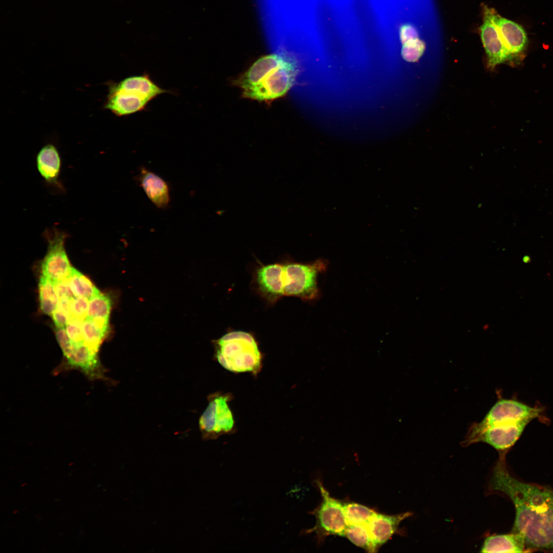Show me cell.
Here are the masks:
<instances>
[{
    "mask_svg": "<svg viewBox=\"0 0 553 553\" xmlns=\"http://www.w3.org/2000/svg\"><path fill=\"white\" fill-rule=\"evenodd\" d=\"M491 485L513 502L516 517L512 533L523 536L527 552L553 551V491L514 478L502 457L494 468Z\"/></svg>",
    "mask_w": 553,
    "mask_h": 553,
    "instance_id": "1",
    "label": "cell"
},
{
    "mask_svg": "<svg viewBox=\"0 0 553 553\" xmlns=\"http://www.w3.org/2000/svg\"><path fill=\"white\" fill-rule=\"evenodd\" d=\"M535 416V408L515 400L501 399L481 421L472 424L462 445L484 442L504 452L515 444Z\"/></svg>",
    "mask_w": 553,
    "mask_h": 553,
    "instance_id": "2",
    "label": "cell"
},
{
    "mask_svg": "<svg viewBox=\"0 0 553 553\" xmlns=\"http://www.w3.org/2000/svg\"><path fill=\"white\" fill-rule=\"evenodd\" d=\"M299 71L296 58L287 52L268 55L257 60L238 79L244 97L270 101L285 95Z\"/></svg>",
    "mask_w": 553,
    "mask_h": 553,
    "instance_id": "3",
    "label": "cell"
},
{
    "mask_svg": "<svg viewBox=\"0 0 553 553\" xmlns=\"http://www.w3.org/2000/svg\"><path fill=\"white\" fill-rule=\"evenodd\" d=\"M109 93L104 108L117 116L144 110L158 96L169 91L154 82L147 74L126 77L118 82L108 83Z\"/></svg>",
    "mask_w": 553,
    "mask_h": 553,
    "instance_id": "4",
    "label": "cell"
},
{
    "mask_svg": "<svg viewBox=\"0 0 553 553\" xmlns=\"http://www.w3.org/2000/svg\"><path fill=\"white\" fill-rule=\"evenodd\" d=\"M216 357L224 368L234 373L256 374L262 367V357L258 344L246 332H229L218 339Z\"/></svg>",
    "mask_w": 553,
    "mask_h": 553,
    "instance_id": "5",
    "label": "cell"
},
{
    "mask_svg": "<svg viewBox=\"0 0 553 553\" xmlns=\"http://www.w3.org/2000/svg\"><path fill=\"white\" fill-rule=\"evenodd\" d=\"M327 263L318 260L309 264L291 263L283 265L284 295L314 299L318 295V274L325 270Z\"/></svg>",
    "mask_w": 553,
    "mask_h": 553,
    "instance_id": "6",
    "label": "cell"
},
{
    "mask_svg": "<svg viewBox=\"0 0 553 553\" xmlns=\"http://www.w3.org/2000/svg\"><path fill=\"white\" fill-rule=\"evenodd\" d=\"M322 500L320 505L311 512L316 519L315 526L305 531L314 532L319 540L330 535L344 537L348 525L344 514L343 503L332 497L320 481H316Z\"/></svg>",
    "mask_w": 553,
    "mask_h": 553,
    "instance_id": "7",
    "label": "cell"
},
{
    "mask_svg": "<svg viewBox=\"0 0 553 553\" xmlns=\"http://www.w3.org/2000/svg\"><path fill=\"white\" fill-rule=\"evenodd\" d=\"M231 397L229 393H218L210 397L199 420V426L205 437L215 438L233 430L235 421L228 405Z\"/></svg>",
    "mask_w": 553,
    "mask_h": 553,
    "instance_id": "8",
    "label": "cell"
},
{
    "mask_svg": "<svg viewBox=\"0 0 553 553\" xmlns=\"http://www.w3.org/2000/svg\"><path fill=\"white\" fill-rule=\"evenodd\" d=\"M44 235L48 246L41 263V274L53 281L64 279L69 275L72 268L65 248L67 234L52 228L46 230Z\"/></svg>",
    "mask_w": 553,
    "mask_h": 553,
    "instance_id": "9",
    "label": "cell"
},
{
    "mask_svg": "<svg viewBox=\"0 0 553 553\" xmlns=\"http://www.w3.org/2000/svg\"><path fill=\"white\" fill-rule=\"evenodd\" d=\"M494 11L493 9L484 6L483 23L480 27L482 42L487 56L488 67L491 69L515 57L504 44L494 22Z\"/></svg>",
    "mask_w": 553,
    "mask_h": 553,
    "instance_id": "10",
    "label": "cell"
},
{
    "mask_svg": "<svg viewBox=\"0 0 553 553\" xmlns=\"http://www.w3.org/2000/svg\"><path fill=\"white\" fill-rule=\"evenodd\" d=\"M411 515L410 512L394 515L373 514L366 525L376 551L397 531L401 521Z\"/></svg>",
    "mask_w": 553,
    "mask_h": 553,
    "instance_id": "11",
    "label": "cell"
},
{
    "mask_svg": "<svg viewBox=\"0 0 553 553\" xmlns=\"http://www.w3.org/2000/svg\"><path fill=\"white\" fill-rule=\"evenodd\" d=\"M493 20L502 40L509 52L515 57L525 49L527 38L523 27L518 24L504 18L494 11Z\"/></svg>",
    "mask_w": 553,
    "mask_h": 553,
    "instance_id": "12",
    "label": "cell"
},
{
    "mask_svg": "<svg viewBox=\"0 0 553 553\" xmlns=\"http://www.w3.org/2000/svg\"><path fill=\"white\" fill-rule=\"evenodd\" d=\"M61 164L59 152L52 144L44 146L37 155L36 166L40 176L48 184L62 190L59 180Z\"/></svg>",
    "mask_w": 553,
    "mask_h": 553,
    "instance_id": "13",
    "label": "cell"
},
{
    "mask_svg": "<svg viewBox=\"0 0 553 553\" xmlns=\"http://www.w3.org/2000/svg\"><path fill=\"white\" fill-rule=\"evenodd\" d=\"M140 184L150 200L158 207L164 208L169 201L167 183L160 176L145 167L140 169Z\"/></svg>",
    "mask_w": 553,
    "mask_h": 553,
    "instance_id": "14",
    "label": "cell"
},
{
    "mask_svg": "<svg viewBox=\"0 0 553 553\" xmlns=\"http://www.w3.org/2000/svg\"><path fill=\"white\" fill-rule=\"evenodd\" d=\"M283 265L271 264L260 268L257 281L261 291L272 299L284 295Z\"/></svg>",
    "mask_w": 553,
    "mask_h": 553,
    "instance_id": "15",
    "label": "cell"
},
{
    "mask_svg": "<svg viewBox=\"0 0 553 553\" xmlns=\"http://www.w3.org/2000/svg\"><path fill=\"white\" fill-rule=\"evenodd\" d=\"M525 540L519 533L497 535L487 537L481 548V552H526Z\"/></svg>",
    "mask_w": 553,
    "mask_h": 553,
    "instance_id": "16",
    "label": "cell"
},
{
    "mask_svg": "<svg viewBox=\"0 0 553 553\" xmlns=\"http://www.w3.org/2000/svg\"><path fill=\"white\" fill-rule=\"evenodd\" d=\"M38 292L41 311L46 315H52L57 307L59 299L53 281L42 274L39 278Z\"/></svg>",
    "mask_w": 553,
    "mask_h": 553,
    "instance_id": "17",
    "label": "cell"
},
{
    "mask_svg": "<svg viewBox=\"0 0 553 553\" xmlns=\"http://www.w3.org/2000/svg\"><path fill=\"white\" fill-rule=\"evenodd\" d=\"M71 289L75 296L83 297L89 300L100 293L99 290L86 276L72 267L68 275Z\"/></svg>",
    "mask_w": 553,
    "mask_h": 553,
    "instance_id": "18",
    "label": "cell"
},
{
    "mask_svg": "<svg viewBox=\"0 0 553 553\" xmlns=\"http://www.w3.org/2000/svg\"><path fill=\"white\" fill-rule=\"evenodd\" d=\"M344 537L369 552H376L366 524H349Z\"/></svg>",
    "mask_w": 553,
    "mask_h": 553,
    "instance_id": "19",
    "label": "cell"
},
{
    "mask_svg": "<svg viewBox=\"0 0 553 553\" xmlns=\"http://www.w3.org/2000/svg\"><path fill=\"white\" fill-rule=\"evenodd\" d=\"M347 522L349 524H366L373 514V509L365 505L354 503H343Z\"/></svg>",
    "mask_w": 553,
    "mask_h": 553,
    "instance_id": "20",
    "label": "cell"
},
{
    "mask_svg": "<svg viewBox=\"0 0 553 553\" xmlns=\"http://www.w3.org/2000/svg\"><path fill=\"white\" fill-rule=\"evenodd\" d=\"M82 328L85 346L93 352L99 354L100 346L107 334L97 328L87 317L82 322Z\"/></svg>",
    "mask_w": 553,
    "mask_h": 553,
    "instance_id": "21",
    "label": "cell"
},
{
    "mask_svg": "<svg viewBox=\"0 0 553 553\" xmlns=\"http://www.w3.org/2000/svg\"><path fill=\"white\" fill-rule=\"evenodd\" d=\"M110 297L100 292L89 301L87 318L96 317L109 318L111 311Z\"/></svg>",
    "mask_w": 553,
    "mask_h": 553,
    "instance_id": "22",
    "label": "cell"
},
{
    "mask_svg": "<svg viewBox=\"0 0 553 553\" xmlns=\"http://www.w3.org/2000/svg\"><path fill=\"white\" fill-rule=\"evenodd\" d=\"M402 43V55L409 61H415L418 59L425 49L424 44L418 37L409 39Z\"/></svg>",
    "mask_w": 553,
    "mask_h": 553,
    "instance_id": "23",
    "label": "cell"
},
{
    "mask_svg": "<svg viewBox=\"0 0 553 553\" xmlns=\"http://www.w3.org/2000/svg\"><path fill=\"white\" fill-rule=\"evenodd\" d=\"M89 301L87 298L80 296H75L71 299L70 301V318H74L83 321L87 316Z\"/></svg>",
    "mask_w": 553,
    "mask_h": 553,
    "instance_id": "24",
    "label": "cell"
},
{
    "mask_svg": "<svg viewBox=\"0 0 553 553\" xmlns=\"http://www.w3.org/2000/svg\"><path fill=\"white\" fill-rule=\"evenodd\" d=\"M67 276L61 280L53 281L55 290L59 300L65 298L71 299L75 297L71 289Z\"/></svg>",
    "mask_w": 553,
    "mask_h": 553,
    "instance_id": "25",
    "label": "cell"
},
{
    "mask_svg": "<svg viewBox=\"0 0 553 553\" xmlns=\"http://www.w3.org/2000/svg\"><path fill=\"white\" fill-rule=\"evenodd\" d=\"M53 322L56 327H65L70 318L71 314L68 312L57 307L52 314Z\"/></svg>",
    "mask_w": 553,
    "mask_h": 553,
    "instance_id": "26",
    "label": "cell"
},
{
    "mask_svg": "<svg viewBox=\"0 0 553 553\" xmlns=\"http://www.w3.org/2000/svg\"><path fill=\"white\" fill-rule=\"evenodd\" d=\"M400 35L402 42L409 39L418 37L415 28L409 24L404 25L401 27Z\"/></svg>",
    "mask_w": 553,
    "mask_h": 553,
    "instance_id": "27",
    "label": "cell"
}]
</instances>
